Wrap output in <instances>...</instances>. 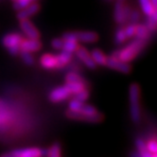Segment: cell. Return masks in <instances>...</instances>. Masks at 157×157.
<instances>
[{"mask_svg": "<svg viewBox=\"0 0 157 157\" xmlns=\"http://www.w3.org/2000/svg\"><path fill=\"white\" fill-rule=\"evenodd\" d=\"M154 10H157V0H151Z\"/></svg>", "mask_w": 157, "mask_h": 157, "instance_id": "8d00e7d4", "label": "cell"}, {"mask_svg": "<svg viewBox=\"0 0 157 157\" xmlns=\"http://www.w3.org/2000/svg\"><path fill=\"white\" fill-rule=\"evenodd\" d=\"M63 38H55L51 41V47H52V48H54L56 50L63 49Z\"/></svg>", "mask_w": 157, "mask_h": 157, "instance_id": "4dcf8cb0", "label": "cell"}, {"mask_svg": "<svg viewBox=\"0 0 157 157\" xmlns=\"http://www.w3.org/2000/svg\"><path fill=\"white\" fill-rule=\"evenodd\" d=\"M93 61L96 63L98 65H106V61H107V56L98 48H95L91 51L90 53Z\"/></svg>", "mask_w": 157, "mask_h": 157, "instance_id": "9a60e30c", "label": "cell"}, {"mask_svg": "<svg viewBox=\"0 0 157 157\" xmlns=\"http://www.w3.org/2000/svg\"><path fill=\"white\" fill-rule=\"evenodd\" d=\"M130 98V113L132 120L134 123H138L140 121V90L137 84H132L129 91Z\"/></svg>", "mask_w": 157, "mask_h": 157, "instance_id": "7a4b0ae2", "label": "cell"}, {"mask_svg": "<svg viewBox=\"0 0 157 157\" xmlns=\"http://www.w3.org/2000/svg\"><path fill=\"white\" fill-rule=\"evenodd\" d=\"M136 148H137V151H141L145 149H147V146H146V142L140 138H138L136 141Z\"/></svg>", "mask_w": 157, "mask_h": 157, "instance_id": "836d02e7", "label": "cell"}, {"mask_svg": "<svg viewBox=\"0 0 157 157\" xmlns=\"http://www.w3.org/2000/svg\"><path fill=\"white\" fill-rule=\"evenodd\" d=\"M42 48V43L39 39H23L20 44V50H25L29 52H37Z\"/></svg>", "mask_w": 157, "mask_h": 157, "instance_id": "7c38bea8", "label": "cell"}, {"mask_svg": "<svg viewBox=\"0 0 157 157\" xmlns=\"http://www.w3.org/2000/svg\"><path fill=\"white\" fill-rule=\"evenodd\" d=\"M130 13H131V9L127 6H124L123 1H117L115 7V13H114L115 20L117 23L120 25L124 24L129 19Z\"/></svg>", "mask_w": 157, "mask_h": 157, "instance_id": "8992f818", "label": "cell"}, {"mask_svg": "<svg viewBox=\"0 0 157 157\" xmlns=\"http://www.w3.org/2000/svg\"><path fill=\"white\" fill-rule=\"evenodd\" d=\"M146 146H147V150L151 153H152V154L157 153V140L151 139V140L148 141V143H146Z\"/></svg>", "mask_w": 157, "mask_h": 157, "instance_id": "f546056e", "label": "cell"}, {"mask_svg": "<svg viewBox=\"0 0 157 157\" xmlns=\"http://www.w3.org/2000/svg\"><path fill=\"white\" fill-rule=\"evenodd\" d=\"M106 65L112 69L117 70L122 73H129L131 71V65L128 63L123 62L116 57H113V56L107 58Z\"/></svg>", "mask_w": 157, "mask_h": 157, "instance_id": "ba28073f", "label": "cell"}, {"mask_svg": "<svg viewBox=\"0 0 157 157\" xmlns=\"http://www.w3.org/2000/svg\"><path fill=\"white\" fill-rule=\"evenodd\" d=\"M71 59H72V53L63 50L60 54L57 55L59 68H62V67H63L67 63H69L71 62Z\"/></svg>", "mask_w": 157, "mask_h": 157, "instance_id": "ac0fdd59", "label": "cell"}, {"mask_svg": "<svg viewBox=\"0 0 157 157\" xmlns=\"http://www.w3.org/2000/svg\"><path fill=\"white\" fill-rule=\"evenodd\" d=\"M74 98L78 99V100H81V101H82V102H84L89 98V91L85 88V89H83V90L77 93L76 95H74Z\"/></svg>", "mask_w": 157, "mask_h": 157, "instance_id": "f1b7e54d", "label": "cell"}, {"mask_svg": "<svg viewBox=\"0 0 157 157\" xmlns=\"http://www.w3.org/2000/svg\"><path fill=\"white\" fill-rule=\"evenodd\" d=\"M152 157H157V153H155V154H152Z\"/></svg>", "mask_w": 157, "mask_h": 157, "instance_id": "74e56055", "label": "cell"}, {"mask_svg": "<svg viewBox=\"0 0 157 157\" xmlns=\"http://www.w3.org/2000/svg\"><path fill=\"white\" fill-rule=\"evenodd\" d=\"M70 96L72 95L70 94L68 89L65 86H60V87L53 89L48 96V98L51 102L56 103V102H60L66 98H68Z\"/></svg>", "mask_w": 157, "mask_h": 157, "instance_id": "30bf717a", "label": "cell"}, {"mask_svg": "<svg viewBox=\"0 0 157 157\" xmlns=\"http://www.w3.org/2000/svg\"><path fill=\"white\" fill-rule=\"evenodd\" d=\"M147 41L141 40V39H136L130 44H128L125 48H123L121 50L115 51L111 56L116 57L123 62L129 63L132 61L133 59H136V56L142 51V49L145 48Z\"/></svg>", "mask_w": 157, "mask_h": 157, "instance_id": "6da1fadb", "label": "cell"}, {"mask_svg": "<svg viewBox=\"0 0 157 157\" xmlns=\"http://www.w3.org/2000/svg\"><path fill=\"white\" fill-rule=\"evenodd\" d=\"M86 85H87L86 82H66V84L64 86L68 89L70 94L74 96L80 91L85 89Z\"/></svg>", "mask_w": 157, "mask_h": 157, "instance_id": "2e32d148", "label": "cell"}, {"mask_svg": "<svg viewBox=\"0 0 157 157\" xmlns=\"http://www.w3.org/2000/svg\"><path fill=\"white\" fill-rule=\"evenodd\" d=\"M40 64L46 69L59 68L57 55H53V54H49V53L44 54L40 58Z\"/></svg>", "mask_w": 157, "mask_h": 157, "instance_id": "5bb4252c", "label": "cell"}, {"mask_svg": "<svg viewBox=\"0 0 157 157\" xmlns=\"http://www.w3.org/2000/svg\"><path fill=\"white\" fill-rule=\"evenodd\" d=\"M39 10H40V5L37 2L33 1L29 5H28L27 7H25L24 9L18 10L17 18L20 21L21 20H25V19H29L31 16L35 15L39 12Z\"/></svg>", "mask_w": 157, "mask_h": 157, "instance_id": "8fae6325", "label": "cell"}, {"mask_svg": "<svg viewBox=\"0 0 157 157\" xmlns=\"http://www.w3.org/2000/svg\"><path fill=\"white\" fill-rule=\"evenodd\" d=\"M136 25L132 23L131 25H129L128 27H126L125 29V33L127 35V38H132L134 35H136Z\"/></svg>", "mask_w": 157, "mask_h": 157, "instance_id": "1f68e13d", "label": "cell"}, {"mask_svg": "<svg viewBox=\"0 0 157 157\" xmlns=\"http://www.w3.org/2000/svg\"><path fill=\"white\" fill-rule=\"evenodd\" d=\"M127 35L125 33V29L123 28H120L117 30L116 32V36H115V40L117 44H121L123 42H125L127 40Z\"/></svg>", "mask_w": 157, "mask_h": 157, "instance_id": "4316f807", "label": "cell"}, {"mask_svg": "<svg viewBox=\"0 0 157 157\" xmlns=\"http://www.w3.org/2000/svg\"><path fill=\"white\" fill-rule=\"evenodd\" d=\"M77 42L92 44L98 41V35L94 31H74Z\"/></svg>", "mask_w": 157, "mask_h": 157, "instance_id": "4fadbf2b", "label": "cell"}, {"mask_svg": "<svg viewBox=\"0 0 157 157\" xmlns=\"http://www.w3.org/2000/svg\"><path fill=\"white\" fill-rule=\"evenodd\" d=\"M33 1H35V0H16L13 4V9L18 12V10L24 9L25 7H27Z\"/></svg>", "mask_w": 157, "mask_h": 157, "instance_id": "83f0119b", "label": "cell"}, {"mask_svg": "<svg viewBox=\"0 0 157 157\" xmlns=\"http://www.w3.org/2000/svg\"><path fill=\"white\" fill-rule=\"evenodd\" d=\"M20 28L21 30L24 32V34L30 39H40V32L35 28L29 19L21 20L20 21Z\"/></svg>", "mask_w": 157, "mask_h": 157, "instance_id": "9c48e42d", "label": "cell"}, {"mask_svg": "<svg viewBox=\"0 0 157 157\" xmlns=\"http://www.w3.org/2000/svg\"><path fill=\"white\" fill-rule=\"evenodd\" d=\"M65 116L66 117H68L69 119H74V120H81V121H86V122H99L101 121L103 117L100 113H97L96 115H92V116H89V115H85L82 114L81 112H74V111H70V110H67L65 112Z\"/></svg>", "mask_w": 157, "mask_h": 157, "instance_id": "5b68a950", "label": "cell"}, {"mask_svg": "<svg viewBox=\"0 0 157 157\" xmlns=\"http://www.w3.org/2000/svg\"><path fill=\"white\" fill-rule=\"evenodd\" d=\"M82 105H83L82 101H81V100H78V99L74 98L70 100V102L68 104V110L74 111V112H78L81 110Z\"/></svg>", "mask_w": 157, "mask_h": 157, "instance_id": "484cf974", "label": "cell"}, {"mask_svg": "<svg viewBox=\"0 0 157 157\" xmlns=\"http://www.w3.org/2000/svg\"><path fill=\"white\" fill-rule=\"evenodd\" d=\"M78 112H81V113L85 114V115H89V116L96 115L97 113H98L96 107H94L93 105H90V104H84V103Z\"/></svg>", "mask_w": 157, "mask_h": 157, "instance_id": "d4e9b609", "label": "cell"}, {"mask_svg": "<svg viewBox=\"0 0 157 157\" xmlns=\"http://www.w3.org/2000/svg\"><path fill=\"white\" fill-rule=\"evenodd\" d=\"M139 153H140V157H152V153H151L147 149L139 151Z\"/></svg>", "mask_w": 157, "mask_h": 157, "instance_id": "e575fe53", "label": "cell"}, {"mask_svg": "<svg viewBox=\"0 0 157 157\" xmlns=\"http://www.w3.org/2000/svg\"><path fill=\"white\" fill-rule=\"evenodd\" d=\"M139 3L141 5L143 13L147 16H150L154 12V8L151 4V0H139Z\"/></svg>", "mask_w": 157, "mask_h": 157, "instance_id": "44dd1931", "label": "cell"}, {"mask_svg": "<svg viewBox=\"0 0 157 157\" xmlns=\"http://www.w3.org/2000/svg\"><path fill=\"white\" fill-rule=\"evenodd\" d=\"M65 82H86L84 78L75 72H69L65 75Z\"/></svg>", "mask_w": 157, "mask_h": 157, "instance_id": "7402d4cb", "label": "cell"}, {"mask_svg": "<svg viewBox=\"0 0 157 157\" xmlns=\"http://www.w3.org/2000/svg\"><path fill=\"white\" fill-rule=\"evenodd\" d=\"M76 56L78 57V59L80 60L82 63H83V64L85 66H87L89 69H95L96 68V63L93 61L90 53L87 51V49L83 47H78L76 51Z\"/></svg>", "mask_w": 157, "mask_h": 157, "instance_id": "52a82bcc", "label": "cell"}, {"mask_svg": "<svg viewBox=\"0 0 157 157\" xmlns=\"http://www.w3.org/2000/svg\"><path fill=\"white\" fill-rule=\"evenodd\" d=\"M140 18V13L137 12V10H131V13H130V16H129V19L131 20L132 23H136V22L139 20Z\"/></svg>", "mask_w": 157, "mask_h": 157, "instance_id": "d6a6232c", "label": "cell"}, {"mask_svg": "<svg viewBox=\"0 0 157 157\" xmlns=\"http://www.w3.org/2000/svg\"><path fill=\"white\" fill-rule=\"evenodd\" d=\"M20 56H21V59L23 60V62L28 64V65H32L34 63V58L32 57L31 52L29 51H25V50H20Z\"/></svg>", "mask_w": 157, "mask_h": 157, "instance_id": "cb8c5ba5", "label": "cell"}, {"mask_svg": "<svg viewBox=\"0 0 157 157\" xmlns=\"http://www.w3.org/2000/svg\"><path fill=\"white\" fill-rule=\"evenodd\" d=\"M23 38L18 33H9L2 38L1 42L3 47L7 48L9 53L15 56L20 52V44Z\"/></svg>", "mask_w": 157, "mask_h": 157, "instance_id": "277c9868", "label": "cell"}, {"mask_svg": "<svg viewBox=\"0 0 157 157\" xmlns=\"http://www.w3.org/2000/svg\"><path fill=\"white\" fill-rule=\"evenodd\" d=\"M46 154L47 151L34 147L13 150L2 153L0 157H44Z\"/></svg>", "mask_w": 157, "mask_h": 157, "instance_id": "3957f363", "label": "cell"}, {"mask_svg": "<svg viewBox=\"0 0 157 157\" xmlns=\"http://www.w3.org/2000/svg\"><path fill=\"white\" fill-rule=\"evenodd\" d=\"M131 157H140L139 151H133V152H132V153H131Z\"/></svg>", "mask_w": 157, "mask_h": 157, "instance_id": "d590c367", "label": "cell"}, {"mask_svg": "<svg viewBox=\"0 0 157 157\" xmlns=\"http://www.w3.org/2000/svg\"><path fill=\"white\" fill-rule=\"evenodd\" d=\"M78 47V42L76 41H71V40H66L63 41V51H67L69 53H73L76 51L77 48Z\"/></svg>", "mask_w": 157, "mask_h": 157, "instance_id": "603a6c76", "label": "cell"}, {"mask_svg": "<svg viewBox=\"0 0 157 157\" xmlns=\"http://www.w3.org/2000/svg\"><path fill=\"white\" fill-rule=\"evenodd\" d=\"M148 20L146 22V26L150 29V31L157 30V10H154V12L148 16Z\"/></svg>", "mask_w": 157, "mask_h": 157, "instance_id": "ffe728a7", "label": "cell"}, {"mask_svg": "<svg viewBox=\"0 0 157 157\" xmlns=\"http://www.w3.org/2000/svg\"><path fill=\"white\" fill-rule=\"evenodd\" d=\"M150 29L147 28L146 25H136V36L137 39L145 40L147 41V39L150 37Z\"/></svg>", "mask_w": 157, "mask_h": 157, "instance_id": "e0dca14e", "label": "cell"}, {"mask_svg": "<svg viewBox=\"0 0 157 157\" xmlns=\"http://www.w3.org/2000/svg\"><path fill=\"white\" fill-rule=\"evenodd\" d=\"M48 157H62V147L59 142L54 143L51 147L47 151Z\"/></svg>", "mask_w": 157, "mask_h": 157, "instance_id": "d6986e66", "label": "cell"}]
</instances>
